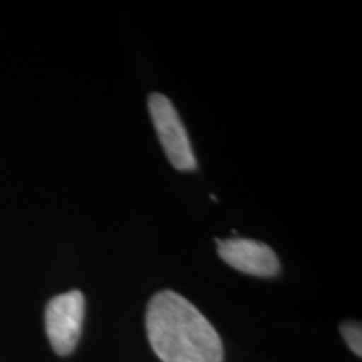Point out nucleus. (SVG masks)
<instances>
[{"instance_id": "1", "label": "nucleus", "mask_w": 362, "mask_h": 362, "mask_svg": "<svg viewBox=\"0 0 362 362\" xmlns=\"http://www.w3.org/2000/svg\"><path fill=\"white\" fill-rule=\"evenodd\" d=\"M146 334L149 346L163 362H223V344L214 325L173 291L151 297Z\"/></svg>"}, {"instance_id": "2", "label": "nucleus", "mask_w": 362, "mask_h": 362, "mask_svg": "<svg viewBox=\"0 0 362 362\" xmlns=\"http://www.w3.org/2000/svg\"><path fill=\"white\" fill-rule=\"evenodd\" d=\"M148 107L158 138L171 165L180 171L197 170L192 143L173 103L160 93H153L148 98Z\"/></svg>"}, {"instance_id": "3", "label": "nucleus", "mask_w": 362, "mask_h": 362, "mask_svg": "<svg viewBox=\"0 0 362 362\" xmlns=\"http://www.w3.org/2000/svg\"><path fill=\"white\" fill-rule=\"evenodd\" d=\"M86 300L83 292L69 291L56 296L45 307V334L57 356H69L83 330Z\"/></svg>"}, {"instance_id": "4", "label": "nucleus", "mask_w": 362, "mask_h": 362, "mask_svg": "<svg viewBox=\"0 0 362 362\" xmlns=\"http://www.w3.org/2000/svg\"><path fill=\"white\" fill-rule=\"evenodd\" d=\"M218 255L225 264L233 267L242 274L253 277H275L280 272L277 253L267 245L252 238L232 237L226 240L215 238Z\"/></svg>"}, {"instance_id": "5", "label": "nucleus", "mask_w": 362, "mask_h": 362, "mask_svg": "<svg viewBox=\"0 0 362 362\" xmlns=\"http://www.w3.org/2000/svg\"><path fill=\"white\" fill-rule=\"evenodd\" d=\"M341 334L346 339L347 346L351 347V351L357 356H362V329L361 322H354V320H349V322H344L341 325Z\"/></svg>"}]
</instances>
